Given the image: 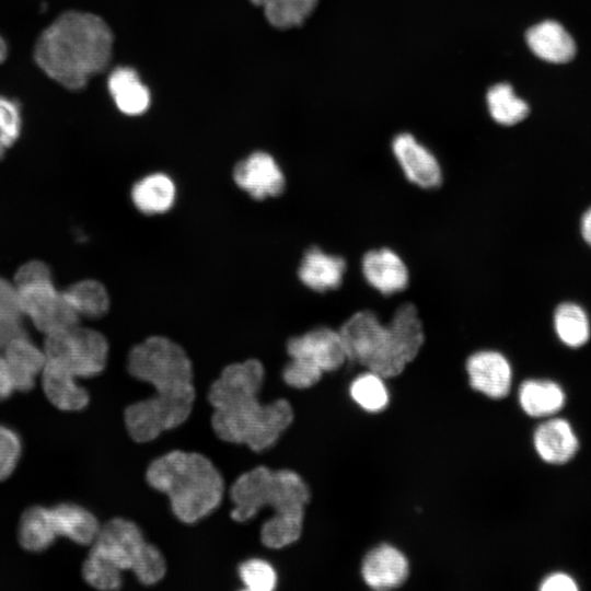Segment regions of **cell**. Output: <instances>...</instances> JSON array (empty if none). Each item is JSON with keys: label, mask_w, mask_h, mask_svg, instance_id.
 <instances>
[{"label": "cell", "mask_w": 591, "mask_h": 591, "mask_svg": "<svg viewBox=\"0 0 591 591\" xmlns=\"http://www.w3.org/2000/svg\"><path fill=\"white\" fill-rule=\"evenodd\" d=\"M264 375L262 362L248 359L227 366L211 384V425L221 440L260 452L273 447L291 425L293 410L288 401L259 402Z\"/></svg>", "instance_id": "cell-1"}, {"label": "cell", "mask_w": 591, "mask_h": 591, "mask_svg": "<svg viewBox=\"0 0 591 591\" xmlns=\"http://www.w3.org/2000/svg\"><path fill=\"white\" fill-rule=\"evenodd\" d=\"M387 321L372 309L352 313L338 327L347 363L362 367L385 380L403 374L425 344V329L416 305L395 296Z\"/></svg>", "instance_id": "cell-2"}, {"label": "cell", "mask_w": 591, "mask_h": 591, "mask_svg": "<svg viewBox=\"0 0 591 591\" xmlns=\"http://www.w3.org/2000/svg\"><path fill=\"white\" fill-rule=\"evenodd\" d=\"M112 51L113 34L102 18L67 11L42 32L34 58L50 79L77 91L108 66Z\"/></svg>", "instance_id": "cell-3"}, {"label": "cell", "mask_w": 591, "mask_h": 591, "mask_svg": "<svg viewBox=\"0 0 591 591\" xmlns=\"http://www.w3.org/2000/svg\"><path fill=\"white\" fill-rule=\"evenodd\" d=\"M230 499L231 518L237 522L251 520L263 508H271L274 514L262 525L260 540L266 547L282 548L301 536L310 489L294 471L257 466L236 478Z\"/></svg>", "instance_id": "cell-4"}, {"label": "cell", "mask_w": 591, "mask_h": 591, "mask_svg": "<svg viewBox=\"0 0 591 591\" xmlns=\"http://www.w3.org/2000/svg\"><path fill=\"white\" fill-rule=\"evenodd\" d=\"M146 479L169 497L175 517L188 524L216 510L224 494L220 472L197 452L175 450L155 459L147 468Z\"/></svg>", "instance_id": "cell-5"}, {"label": "cell", "mask_w": 591, "mask_h": 591, "mask_svg": "<svg viewBox=\"0 0 591 591\" xmlns=\"http://www.w3.org/2000/svg\"><path fill=\"white\" fill-rule=\"evenodd\" d=\"M89 554L120 573L131 570L146 586L159 582L166 572L160 549L144 540L136 523L123 518L101 525Z\"/></svg>", "instance_id": "cell-6"}, {"label": "cell", "mask_w": 591, "mask_h": 591, "mask_svg": "<svg viewBox=\"0 0 591 591\" xmlns=\"http://www.w3.org/2000/svg\"><path fill=\"white\" fill-rule=\"evenodd\" d=\"M127 367L134 378L152 385L153 395L195 399L190 359L166 337L152 336L136 345L128 355Z\"/></svg>", "instance_id": "cell-7"}, {"label": "cell", "mask_w": 591, "mask_h": 591, "mask_svg": "<svg viewBox=\"0 0 591 591\" xmlns=\"http://www.w3.org/2000/svg\"><path fill=\"white\" fill-rule=\"evenodd\" d=\"M43 350L47 362L63 368L78 379L92 378L106 366L108 344L101 333L77 325L46 335Z\"/></svg>", "instance_id": "cell-8"}, {"label": "cell", "mask_w": 591, "mask_h": 591, "mask_svg": "<svg viewBox=\"0 0 591 591\" xmlns=\"http://www.w3.org/2000/svg\"><path fill=\"white\" fill-rule=\"evenodd\" d=\"M25 316L45 335L67 331L78 325L79 315L51 279L15 286Z\"/></svg>", "instance_id": "cell-9"}, {"label": "cell", "mask_w": 591, "mask_h": 591, "mask_svg": "<svg viewBox=\"0 0 591 591\" xmlns=\"http://www.w3.org/2000/svg\"><path fill=\"white\" fill-rule=\"evenodd\" d=\"M194 401L163 398L152 395L129 405L124 412V420L129 436L136 442H149L163 431L174 429L186 421Z\"/></svg>", "instance_id": "cell-10"}, {"label": "cell", "mask_w": 591, "mask_h": 591, "mask_svg": "<svg viewBox=\"0 0 591 591\" xmlns=\"http://www.w3.org/2000/svg\"><path fill=\"white\" fill-rule=\"evenodd\" d=\"M391 154L405 181L424 190L438 188L443 167L437 153L410 131H399L390 140Z\"/></svg>", "instance_id": "cell-11"}, {"label": "cell", "mask_w": 591, "mask_h": 591, "mask_svg": "<svg viewBox=\"0 0 591 591\" xmlns=\"http://www.w3.org/2000/svg\"><path fill=\"white\" fill-rule=\"evenodd\" d=\"M359 271L367 286L383 297L403 293L410 282L406 259L387 245L364 251L359 259Z\"/></svg>", "instance_id": "cell-12"}, {"label": "cell", "mask_w": 591, "mask_h": 591, "mask_svg": "<svg viewBox=\"0 0 591 591\" xmlns=\"http://www.w3.org/2000/svg\"><path fill=\"white\" fill-rule=\"evenodd\" d=\"M470 386L499 399L508 395L513 370L508 357L496 347H482L471 351L464 361Z\"/></svg>", "instance_id": "cell-13"}, {"label": "cell", "mask_w": 591, "mask_h": 591, "mask_svg": "<svg viewBox=\"0 0 591 591\" xmlns=\"http://www.w3.org/2000/svg\"><path fill=\"white\" fill-rule=\"evenodd\" d=\"M290 358H302L324 373L335 372L347 364V356L338 328L318 324L291 337L287 343Z\"/></svg>", "instance_id": "cell-14"}, {"label": "cell", "mask_w": 591, "mask_h": 591, "mask_svg": "<svg viewBox=\"0 0 591 591\" xmlns=\"http://www.w3.org/2000/svg\"><path fill=\"white\" fill-rule=\"evenodd\" d=\"M347 270L348 262L344 256L318 244H310L302 253L297 275L304 288L323 294L339 289Z\"/></svg>", "instance_id": "cell-15"}, {"label": "cell", "mask_w": 591, "mask_h": 591, "mask_svg": "<svg viewBox=\"0 0 591 591\" xmlns=\"http://www.w3.org/2000/svg\"><path fill=\"white\" fill-rule=\"evenodd\" d=\"M236 185L255 199L280 195L286 186L285 175L274 158L254 152L239 162L233 171Z\"/></svg>", "instance_id": "cell-16"}, {"label": "cell", "mask_w": 591, "mask_h": 591, "mask_svg": "<svg viewBox=\"0 0 591 591\" xmlns=\"http://www.w3.org/2000/svg\"><path fill=\"white\" fill-rule=\"evenodd\" d=\"M361 575L371 589L391 590L406 581L409 575V564L399 549L389 544H382L366 555Z\"/></svg>", "instance_id": "cell-17"}, {"label": "cell", "mask_w": 591, "mask_h": 591, "mask_svg": "<svg viewBox=\"0 0 591 591\" xmlns=\"http://www.w3.org/2000/svg\"><path fill=\"white\" fill-rule=\"evenodd\" d=\"M533 443L538 456L549 464L570 461L579 449V440L571 425L564 418H551L534 431Z\"/></svg>", "instance_id": "cell-18"}, {"label": "cell", "mask_w": 591, "mask_h": 591, "mask_svg": "<svg viewBox=\"0 0 591 591\" xmlns=\"http://www.w3.org/2000/svg\"><path fill=\"white\" fill-rule=\"evenodd\" d=\"M12 375L16 391L27 392L34 386L35 379L42 374L46 364L43 349L22 334L0 351Z\"/></svg>", "instance_id": "cell-19"}, {"label": "cell", "mask_w": 591, "mask_h": 591, "mask_svg": "<svg viewBox=\"0 0 591 591\" xmlns=\"http://www.w3.org/2000/svg\"><path fill=\"white\" fill-rule=\"evenodd\" d=\"M525 40L532 53L553 63H565L576 55V44L565 27L556 21H543L530 27Z\"/></svg>", "instance_id": "cell-20"}, {"label": "cell", "mask_w": 591, "mask_h": 591, "mask_svg": "<svg viewBox=\"0 0 591 591\" xmlns=\"http://www.w3.org/2000/svg\"><path fill=\"white\" fill-rule=\"evenodd\" d=\"M40 378L46 397L58 409L79 412L88 406L90 401L88 391L69 371L46 361Z\"/></svg>", "instance_id": "cell-21"}, {"label": "cell", "mask_w": 591, "mask_h": 591, "mask_svg": "<svg viewBox=\"0 0 591 591\" xmlns=\"http://www.w3.org/2000/svg\"><path fill=\"white\" fill-rule=\"evenodd\" d=\"M58 536L80 545H92L101 530L95 515L85 508L70 502L51 507Z\"/></svg>", "instance_id": "cell-22"}, {"label": "cell", "mask_w": 591, "mask_h": 591, "mask_svg": "<svg viewBox=\"0 0 591 591\" xmlns=\"http://www.w3.org/2000/svg\"><path fill=\"white\" fill-rule=\"evenodd\" d=\"M107 86L116 106L124 114L139 115L149 107V90L134 69L116 68L108 77Z\"/></svg>", "instance_id": "cell-23"}, {"label": "cell", "mask_w": 591, "mask_h": 591, "mask_svg": "<svg viewBox=\"0 0 591 591\" xmlns=\"http://www.w3.org/2000/svg\"><path fill=\"white\" fill-rule=\"evenodd\" d=\"M565 402L564 390L551 380L531 379L519 387L520 406L531 417L553 416L564 407Z\"/></svg>", "instance_id": "cell-24"}, {"label": "cell", "mask_w": 591, "mask_h": 591, "mask_svg": "<svg viewBox=\"0 0 591 591\" xmlns=\"http://www.w3.org/2000/svg\"><path fill=\"white\" fill-rule=\"evenodd\" d=\"M59 537L51 509L33 506L26 509L19 523L18 538L21 546L33 553L43 552Z\"/></svg>", "instance_id": "cell-25"}, {"label": "cell", "mask_w": 591, "mask_h": 591, "mask_svg": "<svg viewBox=\"0 0 591 591\" xmlns=\"http://www.w3.org/2000/svg\"><path fill=\"white\" fill-rule=\"evenodd\" d=\"M175 185L165 174L155 173L137 182L131 198L139 211L158 215L167 211L175 200Z\"/></svg>", "instance_id": "cell-26"}, {"label": "cell", "mask_w": 591, "mask_h": 591, "mask_svg": "<svg viewBox=\"0 0 591 591\" xmlns=\"http://www.w3.org/2000/svg\"><path fill=\"white\" fill-rule=\"evenodd\" d=\"M486 103L491 119L503 127L514 126L526 118L528 103L515 95L509 83H497L486 94Z\"/></svg>", "instance_id": "cell-27"}, {"label": "cell", "mask_w": 591, "mask_h": 591, "mask_svg": "<svg viewBox=\"0 0 591 591\" xmlns=\"http://www.w3.org/2000/svg\"><path fill=\"white\" fill-rule=\"evenodd\" d=\"M554 327L558 338L569 347H580L590 337L587 314L575 303H563L556 308Z\"/></svg>", "instance_id": "cell-28"}, {"label": "cell", "mask_w": 591, "mask_h": 591, "mask_svg": "<svg viewBox=\"0 0 591 591\" xmlns=\"http://www.w3.org/2000/svg\"><path fill=\"white\" fill-rule=\"evenodd\" d=\"M63 293L79 316L96 318L103 316L108 310L109 299L107 291L96 280L79 281Z\"/></svg>", "instance_id": "cell-29"}, {"label": "cell", "mask_w": 591, "mask_h": 591, "mask_svg": "<svg viewBox=\"0 0 591 591\" xmlns=\"http://www.w3.org/2000/svg\"><path fill=\"white\" fill-rule=\"evenodd\" d=\"M264 9L268 22L278 28L301 25L313 12L317 0H251Z\"/></svg>", "instance_id": "cell-30"}, {"label": "cell", "mask_w": 591, "mask_h": 591, "mask_svg": "<svg viewBox=\"0 0 591 591\" xmlns=\"http://www.w3.org/2000/svg\"><path fill=\"white\" fill-rule=\"evenodd\" d=\"M384 381L380 374L364 369L352 380L349 387L350 396L366 412H381L390 398Z\"/></svg>", "instance_id": "cell-31"}, {"label": "cell", "mask_w": 591, "mask_h": 591, "mask_svg": "<svg viewBox=\"0 0 591 591\" xmlns=\"http://www.w3.org/2000/svg\"><path fill=\"white\" fill-rule=\"evenodd\" d=\"M24 316L15 286L0 278V351L13 338L24 334Z\"/></svg>", "instance_id": "cell-32"}, {"label": "cell", "mask_w": 591, "mask_h": 591, "mask_svg": "<svg viewBox=\"0 0 591 591\" xmlns=\"http://www.w3.org/2000/svg\"><path fill=\"white\" fill-rule=\"evenodd\" d=\"M245 589L251 591H270L277 584V573L266 560L252 558L242 563L237 569Z\"/></svg>", "instance_id": "cell-33"}, {"label": "cell", "mask_w": 591, "mask_h": 591, "mask_svg": "<svg viewBox=\"0 0 591 591\" xmlns=\"http://www.w3.org/2000/svg\"><path fill=\"white\" fill-rule=\"evenodd\" d=\"M16 101L0 95V159L19 138L21 111Z\"/></svg>", "instance_id": "cell-34"}, {"label": "cell", "mask_w": 591, "mask_h": 591, "mask_svg": "<svg viewBox=\"0 0 591 591\" xmlns=\"http://www.w3.org/2000/svg\"><path fill=\"white\" fill-rule=\"evenodd\" d=\"M82 576L91 587L103 591L117 590L123 581L120 572L90 554L83 563Z\"/></svg>", "instance_id": "cell-35"}, {"label": "cell", "mask_w": 591, "mask_h": 591, "mask_svg": "<svg viewBox=\"0 0 591 591\" xmlns=\"http://www.w3.org/2000/svg\"><path fill=\"white\" fill-rule=\"evenodd\" d=\"M323 374L324 372L317 366L302 358H291L282 370L285 383L298 390L313 386Z\"/></svg>", "instance_id": "cell-36"}, {"label": "cell", "mask_w": 591, "mask_h": 591, "mask_svg": "<svg viewBox=\"0 0 591 591\" xmlns=\"http://www.w3.org/2000/svg\"><path fill=\"white\" fill-rule=\"evenodd\" d=\"M22 452L19 434L0 424V482L8 478L15 470Z\"/></svg>", "instance_id": "cell-37"}, {"label": "cell", "mask_w": 591, "mask_h": 591, "mask_svg": "<svg viewBox=\"0 0 591 591\" xmlns=\"http://www.w3.org/2000/svg\"><path fill=\"white\" fill-rule=\"evenodd\" d=\"M44 279H51L49 268L43 262L33 260L26 263L18 270L14 286H21Z\"/></svg>", "instance_id": "cell-38"}, {"label": "cell", "mask_w": 591, "mask_h": 591, "mask_svg": "<svg viewBox=\"0 0 591 591\" xmlns=\"http://www.w3.org/2000/svg\"><path fill=\"white\" fill-rule=\"evenodd\" d=\"M578 589L576 581L565 572L548 575L540 586L542 591H576Z\"/></svg>", "instance_id": "cell-39"}, {"label": "cell", "mask_w": 591, "mask_h": 591, "mask_svg": "<svg viewBox=\"0 0 591 591\" xmlns=\"http://www.w3.org/2000/svg\"><path fill=\"white\" fill-rule=\"evenodd\" d=\"M15 391L14 381L0 352V402L9 398Z\"/></svg>", "instance_id": "cell-40"}, {"label": "cell", "mask_w": 591, "mask_h": 591, "mask_svg": "<svg viewBox=\"0 0 591 591\" xmlns=\"http://www.w3.org/2000/svg\"><path fill=\"white\" fill-rule=\"evenodd\" d=\"M581 233L584 241L591 246V208H589L581 219Z\"/></svg>", "instance_id": "cell-41"}, {"label": "cell", "mask_w": 591, "mask_h": 591, "mask_svg": "<svg viewBox=\"0 0 591 591\" xmlns=\"http://www.w3.org/2000/svg\"><path fill=\"white\" fill-rule=\"evenodd\" d=\"M8 56V46L4 39L0 36V63L5 60Z\"/></svg>", "instance_id": "cell-42"}]
</instances>
